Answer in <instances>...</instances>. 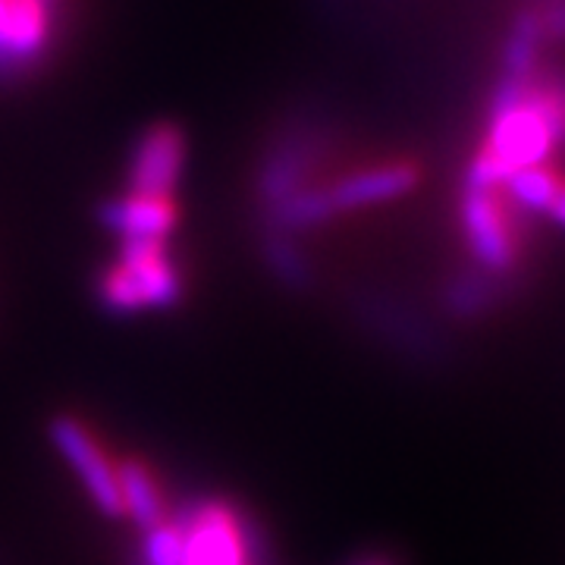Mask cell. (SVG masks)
Wrapping results in <instances>:
<instances>
[{
  "label": "cell",
  "instance_id": "obj_2",
  "mask_svg": "<svg viewBox=\"0 0 565 565\" xmlns=\"http://www.w3.org/2000/svg\"><path fill=\"white\" fill-rule=\"evenodd\" d=\"M180 544L173 565H258L252 527L230 503L207 500L177 519Z\"/></svg>",
  "mask_w": 565,
  "mask_h": 565
},
{
  "label": "cell",
  "instance_id": "obj_1",
  "mask_svg": "<svg viewBox=\"0 0 565 565\" xmlns=\"http://www.w3.org/2000/svg\"><path fill=\"white\" fill-rule=\"evenodd\" d=\"M182 292L170 243H120L117 262L104 270L102 299L114 311H145L173 305Z\"/></svg>",
  "mask_w": 565,
  "mask_h": 565
},
{
  "label": "cell",
  "instance_id": "obj_7",
  "mask_svg": "<svg viewBox=\"0 0 565 565\" xmlns=\"http://www.w3.org/2000/svg\"><path fill=\"white\" fill-rule=\"evenodd\" d=\"M120 500L122 519H132L139 531H151L167 519L163 512V493L151 468L139 459L120 462Z\"/></svg>",
  "mask_w": 565,
  "mask_h": 565
},
{
  "label": "cell",
  "instance_id": "obj_3",
  "mask_svg": "<svg viewBox=\"0 0 565 565\" xmlns=\"http://www.w3.org/2000/svg\"><path fill=\"white\" fill-rule=\"evenodd\" d=\"M61 25V0H0V76H22L47 57Z\"/></svg>",
  "mask_w": 565,
  "mask_h": 565
},
{
  "label": "cell",
  "instance_id": "obj_4",
  "mask_svg": "<svg viewBox=\"0 0 565 565\" xmlns=\"http://www.w3.org/2000/svg\"><path fill=\"white\" fill-rule=\"evenodd\" d=\"M51 437H54V446L61 449L66 465L73 468V475L82 481L85 493L92 497V503L98 505L104 515L122 519L120 465L110 462V456L102 449L98 437L79 418H70V415L54 418Z\"/></svg>",
  "mask_w": 565,
  "mask_h": 565
},
{
  "label": "cell",
  "instance_id": "obj_6",
  "mask_svg": "<svg viewBox=\"0 0 565 565\" xmlns=\"http://www.w3.org/2000/svg\"><path fill=\"white\" fill-rule=\"evenodd\" d=\"M104 223L120 236V243H170L180 223V202L177 195L126 189V195L104 207Z\"/></svg>",
  "mask_w": 565,
  "mask_h": 565
},
{
  "label": "cell",
  "instance_id": "obj_8",
  "mask_svg": "<svg viewBox=\"0 0 565 565\" xmlns=\"http://www.w3.org/2000/svg\"><path fill=\"white\" fill-rule=\"evenodd\" d=\"M352 565H399V559H393V556H386V553H371V556H362L359 563Z\"/></svg>",
  "mask_w": 565,
  "mask_h": 565
},
{
  "label": "cell",
  "instance_id": "obj_5",
  "mask_svg": "<svg viewBox=\"0 0 565 565\" xmlns=\"http://www.w3.org/2000/svg\"><path fill=\"white\" fill-rule=\"evenodd\" d=\"M185 163V139L177 126L161 122L145 129L129 158V185L132 192H158L177 195V182Z\"/></svg>",
  "mask_w": 565,
  "mask_h": 565
}]
</instances>
